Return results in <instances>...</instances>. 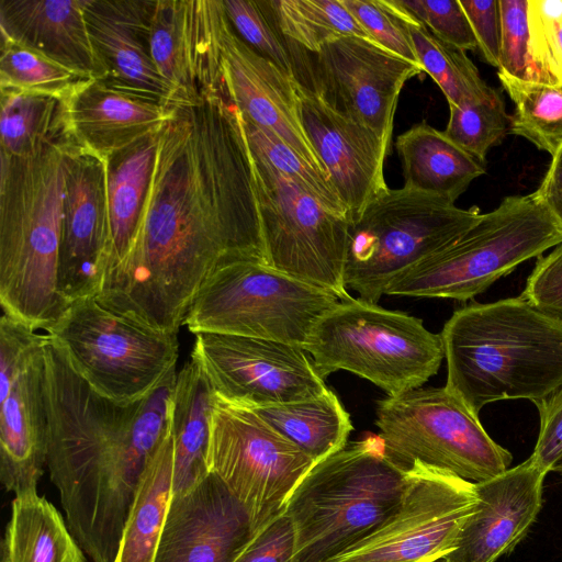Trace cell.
I'll list each match as a JSON object with an SVG mask.
<instances>
[{
    "instance_id": "obj_1",
    "label": "cell",
    "mask_w": 562,
    "mask_h": 562,
    "mask_svg": "<svg viewBox=\"0 0 562 562\" xmlns=\"http://www.w3.org/2000/svg\"><path fill=\"white\" fill-rule=\"evenodd\" d=\"M168 104L135 243L97 296L178 333L213 272L267 262L252 153L223 78Z\"/></svg>"
},
{
    "instance_id": "obj_2",
    "label": "cell",
    "mask_w": 562,
    "mask_h": 562,
    "mask_svg": "<svg viewBox=\"0 0 562 562\" xmlns=\"http://www.w3.org/2000/svg\"><path fill=\"white\" fill-rule=\"evenodd\" d=\"M47 469L68 527L92 562H115L143 474L171 424L177 372L117 404L94 391L49 338Z\"/></svg>"
},
{
    "instance_id": "obj_3",
    "label": "cell",
    "mask_w": 562,
    "mask_h": 562,
    "mask_svg": "<svg viewBox=\"0 0 562 562\" xmlns=\"http://www.w3.org/2000/svg\"><path fill=\"white\" fill-rule=\"evenodd\" d=\"M440 337L445 387L475 415L499 401L535 404L562 384V319L520 296L456 310Z\"/></svg>"
},
{
    "instance_id": "obj_4",
    "label": "cell",
    "mask_w": 562,
    "mask_h": 562,
    "mask_svg": "<svg viewBox=\"0 0 562 562\" xmlns=\"http://www.w3.org/2000/svg\"><path fill=\"white\" fill-rule=\"evenodd\" d=\"M70 136L31 156L1 153L0 303L3 313L47 330L69 306L58 290Z\"/></svg>"
},
{
    "instance_id": "obj_5",
    "label": "cell",
    "mask_w": 562,
    "mask_h": 562,
    "mask_svg": "<svg viewBox=\"0 0 562 562\" xmlns=\"http://www.w3.org/2000/svg\"><path fill=\"white\" fill-rule=\"evenodd\" d=\"M407 470L371 435L317 462L283 513L294 531L292 562H329L383 525L400 507Z\"/></svg>"
},
{
    "instance_id": "obj_6",
    "label": "cell",
    "mask_w": 562,
    "mask_h": 562,
    "mask_svg": "<svg viewBox=\"0 0 562 562\" xmlns=\"http://www.w3.org/2000/svg\"><path fill=\"white\" fill-rule=\"evenodd\" d=\"M561 241L562 226L536 191L506 196L456 241L397 277L385 295L467 302Z\"/></svg>"
},
{
    "instance_id": "obj_7",
    "label": "cell",
    "mask_w": 562,
    "mask_h": 562,
    "mask_svg": "<svg viewBox=\"0 0 562 562\" xmlns=\"http://www.w3.org/2000/svg\"><path fill=\"white\" fill-rule=\"evenodd\" d=\"M303 349L322 379L346 370L387 396L420 387L445 358L440 334L429 331L420 318L352 296L316 322Z\"/></svg>"
},
{
    "instance_id": "obj_8",
    "label": "cell",
    "mask_w": 562,
    "mask_h": 562,
    "mask_svg": "<svg viewBox=\"0 0 562 562\" xmlns=\"http://www.w3.org/2000/svg\"><path fill=\"white\" fill-rule=\"evenodd\" d=\"M477 206L407 189H387L349 227L344 281L378 303L405 271L449 246L481 218Z\"/></svg>"
},
{
    "instance_id": "obj_9",
    "label": "cell",
    "mask_w": 562,
    "mask_h": 562,
    "mask_svg": "<svg viewBox=\"0 0 562 562\" xmlns=\"http://www.w3.org/2000/svg\"><path fill=\"white\" fill-rule=\"evenodd\" d=\"M46 334L79 376L117 404L145 398L176 370L177 333L149 327L97 296L71 302Z\"/></svg>"
},
{
    "instance_id": "obj_10",
    "label": "cell",
    "mask_w": 562,
    "mask_h": 562,
    "mask_svg": "<svg viewBox=\"0 0 562 562\" xmlns=\"http://www.w3.org/2000/svg\"><path fill=\"white\" fill-rule=\"evenodd\" d=\"M375 425L386 456L405 470L420 463L480 483L505 472L513 461L479 415L445 386L381 400Z\"/></svg>"
},
{
    "instance_id": "obj_11",
    "label": "cell",
    "mask_w": 562,
    "mask_h": 562,
    "mask_svg": "<svg viewBox=\"0 0 562 562\" xmlns=\"http://www.w3.org/2000/svg\"><path fill=\"white\" fill-rule=\"evenodd\" d=\"M339 301L267 265L240 261L210 276L184 324L195 335L263 338L303 348L316 322Z\"/></svg>"
},
{
    "instance_id": "obj_12",
    "label": "cell",
    "mask_w": 562,
    "mask_h": 562,
    "mask_svg": "<svg viewBox=\"0 0 562 562\" xmlns=\"http://www.w3.org/2000/svg\"><path fill=\"white\" fill-rule=\"evenodd\" d=\"M251 153L267 266L350 299L344 281L349 221Z\"/></svg>"
},
{
    "instance_id": "obj_13",
    "label": "cell",
    "mask_w": 562,
    "mask_h": 562,
    "mask_svg": "<svg viewBox=\"0 0 562 562\" xmlns=\"http://www.w3.org/2000/svg\"><path fill=\"white\" fill-rule=\"evenodd\" d=\"M315 464L254 409L215 397L209 471L240 503L256 533L283 513Z\"/></svg>"
},
{
    "instance_id": "obj_14",
    "label": "cell",
    "mask_w": 562,
    "mask_h": 562,
    "mask_svg": "<svg viewBox=\"0 0 562 562\" xmlns=\"http://www.w3.org/2000/svg\"><path fill=\"white\" fill-rule=\"evenodd\" d=\"M47 334L0 319V480L15 495L36 492L47 462Z\"/></svg>"
},
{
    "instance_id": "obj_15",
    "label": "cell",
    "mask_w": 562,
    "mask_h": 562,
    "mask_svg": "<svg viewBox=\"0 0 562 562\" xmlns=\"http://www.w3.org/2000/svg\"><path fill=\"white\" fill-rule=\"evenodd\" d=\"M476 502L474 483L414 463L397 510L329 562H437L456 549Z\"/></svg>"
},
{
    "instance_id": "obj_16",
    "label": "cell",
    "mask_w": 562,
    "mask_h": 562,
    "mask_svg": "<svg viewBox=\"0 0 562 562\" xmlns=\"http://www.w3.org/2000/svg\"><path fill=\"white\" fill-rule=\"evenodd\" d=\"M191 359L215 397L238 406L296 402L328 390L303 348L277 340L200 333Z\"/></svg>"
},
{
    "instance_id": "obj_17",
    "label": "cell",
    "mask_w": 562,
    "mask_h": 562,
    "mask_svg": "<svg viewBox=\"0 0 562 562\" xmlns=\"http://www.w3.org/2000/svg\"><path fill=\"white\" fill-rule=\"evenodd\" d=\"M315 55L321 78L315 85L337 109L392 146L401 91L423 68L356 36L335 40Z\"/></svg>"
},
{
    "instance_id": "obj_18",
    "label": "cell",
    "mask_w": 562,
    "mask_h": 562,
    "mask_svg": "<svg viewBox=\"0 0 562 562\" xmlns=\"http://www.w3.org/2000/svg\"><path fill=\"white\" fill-rule=\"evenodd\" d=\"M109 246L106 160L75 143L67 155L58 274L68 305L100 293Z\"/></svg>"
},
{
    "instance_id": "obj_19",
    "label": "cell",
    "mask_w": 562,
    "mask_h": 562,
    "mask_svg": "<svg viewBox=\"0 0 562 562\" xmlns=\"http://www.w3.org/2000/svg\"><path fill=\"white\" fill-rule=\"evenodd\" d=\"M296 94L304 130L352 223L389 189L384 162L391 146L337 109L318 86L297 80Z\"/></svg>"
},
{
    "instance_id": "obj_20",
    "label": "cell",
    "mask_w": 562,
    "mask_h": 562,
    "mask_svg": "<svg viewBox=\"0 0 562 562\" xmlns=\"http://www.w3.org/2000/svg\"><path fill=\"white\" fill-rule=\"evenodd\" d=\"M220 52L225 88L243 117L272 132L314 167L327 173L301 121L297 79L284 74L246 44L233 29L225 10L220 22Z\"/></svg>"
},
{
    "instance_id": "obj_21",
    "label": "cell",
    "mask_w": 562,
    "mask_h": 562,
    "mask_svg": "<svg viewBox=\"0 0 562 562\" xmlns=\"http://www.w3.org/2000/svg\"><path fill=\"white\" fill-rule=\"evenodd\" d=\"M255 535L244 507L209 473L172 495L154 562H234Z\"/></svg>"
},
{
    "instance_id": "obj_22",
    "label": "cell",
    "mask_w": 562,
    "mask_h": 562,
    "mask_svg": "<svg viewBox=\"0 0 562 562\" xmlns=\"http://www.w3.org/2000/svg\"><path fill=\"white\" fill-rule=\"evenodd\" d=\"M547 472L529 457L486 481L474 483L477 502L449 562H496L527 536L542 508Z\"/></svg>"
},
{
    "instance_id": "obj_23",
    "label": "cell",
    "mask_w": 562,
    "mask_h": 562,
    "mask_svg": "<svg viewBox=\"0 0 562 562\" xmlns=\"http://www.w3.org/2000/svg\"><path fill=\"white\" fill-rule=\"evenodd\" d=\"M223 12V0L154 1L149 23L150 54L175 94L190 93L221 81L220 22Z\"/></svg>"
},
{
    "instance_id": "obj_24",
    "label": "cell",
    "mask_w": 562,
    "mask_h": 562,
    "mask_svg": "<svg viewBox=\"0 0 562 562\" xmlns=\"http://www.w3.org/2000/svg\"><path fill=\"white\" fill-rule=\"evenodd\" d=\"M154 1L86 0L90 40L102 81L131 94L168 104L173 88L157 70L149 47Z\"/></svg>"
},
{
    "instance_id": "obj_25",
    "label": "cell",
    "mask_w": 562,
    "mask_h": 562,
    "mask_svg": "<svg viewBox=\"0 0 562 562\" xmlns=\"http://www.w3.org/2000/svg\"><path fill=\"white\" fill-rule=\"evenodd\" d=\"M67 106L78 145L105 160L160 131L170 116L169 104L121 91L101 79L81 86Z\"/></svg>"
},
{
    "instance_id": "obj_26",
    "label": "cell",
    "mask_w": 562,
    "mask_h": 562,
    "mask_svg": "<svg viewBox=\"0 0 562 562\" xmlns=\"http://www.w3.org/2000/svg\"><path fill=\"white\" fill-rule=\"evenodd\" d=\"M85 4L86 0H0L1 36L100 79Z\"/></svg>"
},
{
    "instance_id": "obj_27",
    "label": "cell",
    "mask_w": 562,
    "mask_h": 562,
    "mask_svg": "<svg viewBox=\"0 0 562 562\" xmlns=\"http://www.w3.org/2000/svg\"><path fill=\"white\" fill-rule=\"evenodd\" d=\"M404 187L454 203L485 165L426 122L413 125L395 142Z\"/></svg>"
},
{
    "instance_id": "obj_28",
    "label": "cell",
    "mask_w": 562,
    "mask_h": 562,
    "mask_svg": "<svg viewBox=\"0 0 562 562\" xmlns=\"http://www.w3.org/2000/svg\"><path fill=\"white\" fill-rule=\"evenodd\" d=\"M214 401L206 376L191 359L177 374L172 395V495L187 493L210 473L209 449Z\"/></svg>"
},
{
    "instance_id": "obj_29",
    "label": "cell",
    "mask_w": 562,
    "mask_h": 562,
    "mask_svg": "<svg viewBox=\"0 0 562 562\" xmlns=\"http://www.w3.org/2000/svg\"><path fill=\"white\" fill-rule=\"evenodd\" d=\"M158 134L159 131L106 159L110 246L104 280L123 263L135 243L155 164Z\"/></svg>"
},
{
    "instance_id": "obj_30",
    "label": "cell",
    "mask_w": 562,
    "mask_h": 562,
    "mask_svg": "<svg viewBox=\"0 0 562 562\" xmlns=\"http://www.w3.org/2000/svg\"><path fill=\"white\" fill-rule=\"evenodd\" d=\"M1 562H88L57 508L36 492L15 495Z\"/></svg>"
},
{
    "instance_id": "obj_31",
    "label": "cell",
    "mask_w": 562,
    "mask_h": 562,
    "mask_svg": "<svg viewBox=\"0 0 562 562\" xmlns=\"http://www.w3.org/2000/svg\"><path fill=\"white\" fill-rule=\"evenodd\" d=\"M251 409L315 463L345 448L353 429L349 413L329 389L316 397Z\"/></svg>"
},
{
    "instance_id": "obj_32",
    "label": "cell",
    "mask_w": 562,
    "mask_h": 562,
    "mask_svg": "<svg viewBox=\"0 0 562 562\" xmlns=\"http://www.w3.org/2000/svg\"><path fill=\"white\" fill-rule=\"evenodd\" d=\"M173 442L170 429L138 485L115 562H154L172 497Z\"/></svg>"
},
{
    "instance_id": "obj_33",
    "label": "cell",
    "mask_w": 562,
    "mask_h": 562,
    "mask_svg": "<svg viewBox=\"0 0 562 562\" xmlns=\"http://www.w3.org/2000/svg\"><path fill=\"white\" fill-rule=\"evenodd\" d=\"M0 132L1 153L19 157L70 137L67 99L1 88Z\"/></svg>"
},
{
    "instance_id": "obj_34",
    "label": "cell",
    "mask_w": 562,
    "mask_h": 562,
    "mask_svg": "<svg viewBox=\"0 0 562 562\" xmlns=\"http://www.w3.org/2000/svg\"><path fill=\"white\" fill-rule=\"evenodd\" d=\"M404 22L419 66L442 91L448 105L490 97L495 89L481 77L465 52L438 40L420 21L404 9L398 0H391Z\"/></svg>"
},
{
    "instance_id": "obj_35",
    "label": "cell",
    "mask_w": 562,
    "mask_h": 562,
    "mask_svg": "<svg viewBox=\"0 0 562 562\" xmlns=\"http://www.w3.org/2000/svg\"><path fill=\"white\" fill-rule=\"evenodd\" d=\"M514 103L509 134L526 138L551 157L562 147V85L497 71Z\"/></svg>"
},
{
    "instance_id": "obj_36",
    "label": "cell",
    "mask_w": 562,
    "mask_h": 562,
    "mask_svg": "<svg viewBox=\"0 0 562 562\" xmlns=\"http://www.w3.org/2000/svg\"><path fill=\"white\" fill-rule=\"evenodd\" d=\"M281 33L317 54L346 36L371 40L341 0H270Z\"/></svg>"
},
{
    "instance_id": "obj_37",
    "label": "cell",
    "mask_w": 562,
    "mask_h": 562,
    "mask_svg": "<svg viewBox=\"0 0 562 562\" xmlns=\"http://www.w3.org/2000/svg\"><path fill=\"white\" fill-rule=\"evenodd\" d=\"M92 79L1 36L0 88L68 99Z\"/></svg>"
},
{
    "instance_id": "obj_38",
    "label": "cell",
    "mask_w": 562,
    "mask_h": 562,
    "mask_svg": "<svg viewBox=\"0 0 562 562\" xmlns=\"http://www.w3.org/2000/svg\"><path fill=\"white\" fill-rule=\"evenodd\" d=\"M510 115L501 94L449 105V120L443 133L480 162L485 165L490 149L509 134Z\"/></svg>"
},
{
    "instance_id": "obj_39",
    "label": "cell",
    "mask_w": 562,
    "mask_h": 562,
    "mask_svg": "<svg viewBox=\"0 0 562 562\" xmlns=\"http://www.w3.org/2000/svg\"><path fill=\"white\" fill-rule=\"evenodd\" d=\"M243 120L249 146L254 151L330 211L349 221L348 210L327 173L314 167L272 132L262 130L244 117Z\"/></svg>"
},
{
    "instance_id": "obj_40",
    "label": "cell",
    "mask_w": 562,
    "mask_h": 562,
    "mask_svg": "<svg viewBox=\"0 0 562 562\" xmlns=\"http://www.w3.org/2000/svg\"><path fill=\"white\" fill-rule=\"evenodd\" d=\"M223 5L233 29L246 44L297 79L292 53L278 26L270 0H223Z\"/></svg>"
},
{
    "instance_id": "obj_41",
    "label": "cell",
    "mask_w": 562,
    "mask_h": 562,
    "mask_svg": "<svg viewBox=\"0 0 562 562\" xmlns=\"http://www.w3.org/2000/svg\"><path fill=\"white\" fill-rule=\"evenodd\" d=\"M528 79L562 85V0H528Z\"/></svg>"
},
{
    "instance_id": "obj_42",
    "label": "cell",
    "mask_w": 562,
    "mask_h": 562,
    "mask_svg": "<svg viewBox=\"0 0 562 562\" xmlns=\"http://www.w3.org/2000/svg\"><path fill=\"white\" fill-rule=\"evenodd\" d=\"M341 1L374 43L407 61L419 65L407 29L391 0Z\"/></svg>"
},
{
    "instance_id": "obj_43",
    "label": "cell",
    "mask_w": 562,
    "mask_h": 562,
    "mask_svg": "<svg viewBox=\"0 0 562 562\" xmlns=\"http://www.w3.org/2000/svg\"><path fill=\"white\" fill-rule=\"evenodd\" d=\"M438 40L460 50L477 49V42L459 0H398Z\"/></svg>"
},
{
    "instance_id": "obj_44",
    "label": "cell",
    "mask_w": 562,
    "mask_h": 562,
    "mask_svg": "<svg viewBox=\"0 0 562 562\" xmlns=\"http://www.w3.org/2000/svg\"><path fill=\"white\" fill-rule=\"evenodd\" d=\"M501 50L498 71L529 76L528 0H499Z\"/></svg>"
},
{
    "instance_id": "obj_45",
    "label": "cell",
    "mask_w": 562,
    "mask_h": 562,
    "mask_svg": "<svg viewBox=\"0 0 562 562\" xmlns=\"http://www.w3.org/2000/svg\"><path fill=\"white\" fill-rule=\"evenodd\" d=\"M519 296L562 319V241L537 258Z\"/></svg>"
},
{
    "instance_id": "obj_46",
    "label": "cell",
    "mask_w": 562,
    "mask_h": 562,
    "mask_svg": "<svg viewBox=\"0 0 562 562\" xmlns=\"http://www.w3.org/2000/svg\"><path fill=\"white\" fill-rule=\"evenodd\" d=\"M535 405L539 412L540 428L530 457L549 473L562 458V384Z\"/></svg>"
},
{
    "instance_id": "obj_47",
    "label": "cell",
    "mask_w": 562,
    "mask_h": 562,
    "mask_svg": "<svg viewBox=\"0 0 562 562\" xmlns=\"http://www.w3.org/2000/svg\"><path fill=\"white\" fill-rule=\"evenodd\" d=\"M294 531L282 513L258 531L234 562H292Z\"/></svg>"
},
{
    "instance_id": "obj_48",
    "label": "cell",
    "mask_w": 562,
    "mask_h": 562,
    "mask_svg": "<svg viewBox=\"0 0 562 562\" xmlns=\"http://www.w3.org/2000/svg\"><path fill=\"white\" fill-rule=\"evenodd\" d=\"M477 42V49L490 65L498 68L501 50L499 0H459Z\"/></svg>"
},
{
    "instance_id": "obj_49",
    "label": "cell",
    "mask_w": 562,
    "mask_h": 562,
    "mask_svg": "<svg viewBox=\"0 0 562 562\" xmlns=\"http://www.w3.org/2000/svg\"><path fill=\"white\" fill-rule=\"evenodd\" d=\"M537 194L562 226V147L551 157Z\"/></svg>"
},
{
    "instance_id": "obj_50",
    "label": "cell",
    "mask_w": 562,
    "mask_h": 562,
    "mask_svg": "<svg viewBox=\"0 0 562 562\" xmlns=\"http://www.w3.org/2000/svg\"><path fill=\"white\" fill-rule=\"evenodd\" d=\"M553 472H557L562 476V458L559 460V462L554 467Z\"/></svg>"
},
{
    "instance_id": "obj_51",
    "label": "cell",
    "mask_w": 562,
    "mask_h": 562,
    "mask_svg": "<svg viewBox=\"0 0 562 562\" xmlns=\"http://www.w3.org/2000/svg\"><path fill=\"white\" fill-rule=\"evenodd\" d=\"M437 562H449V561H448L447 559H445V558H443V559H441V560H439V561H437Z\"/></svg>"
}]
</instances>
